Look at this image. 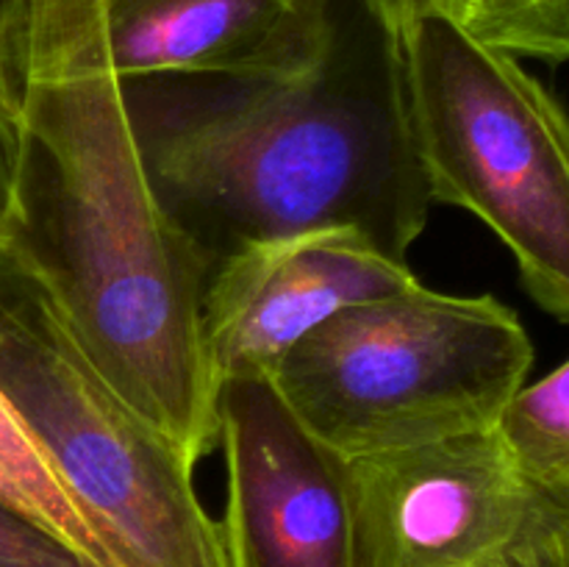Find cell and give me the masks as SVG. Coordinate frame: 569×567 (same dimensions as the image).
Wrapping results in <instances>:
<instances>
[{"mask_svg":"<svg viewBox=\"0 0 569 567\" xmlns=\"http://www.w3.org/2000/svg\"><path fill=\"white\" fill-rule=\"evenodd\" d=\"M6 70L20 156L0 242L42 278L117 392L198 467L217 445L200 342L211 270L150 189L94 0H17Z\"/></svg>","mask_w":569,"mask_h":567,"instance_id":"obj_1","label":"cell"},{"mask_svg":"<svg viewBox=\"0 0 569 567\" xmlns=\"http://www.w3.org/2000/svg\"><path fill=\"white\" fill-rule=\"evenodd\" d=\"M150 189L209 270L259 239L348 226L406 261L431 195L398 33L333 0L326 37L278 70L120 81Z\"/></svg>","mask_w":569,"mask_h":567,"instance_id":"obj_2","label":"cell"},{"mask_svg":"<svg viewBox=\"0 0 569 567\" xmlns=\"http://www.w3.org/2000/svg\"><path fill=\"white\" fill-rule=\"evenodd\" d=\"M531 367L509 306L417 281L333 315L270 381L311 434L356 459L498 428Z\"/></svg>","mask_w":569,"mask_h":567,"instance_id":"obj_3","label":"cell"},{"mask_svg":"<svg viewBox=\"0 0 569 567\" xmlns=\"http://www.w3.org/2000/svg\"><path fill=\"white\" fill-rule=\"evenodd\" d=\"M0 389L117 567H228L194 467L94 367L59 300L6 242Z\"/></svg>","mask_w":569,"mask_h":567,"instance_id":"obj_4","label":"cell"},{"mask_svg":"<svg viewBox=\"0 0 569 567\" xmlns=\"http://www.w3.org/2000/svg\"><path fill=\"white\" fill-rule=\"evenodd\" d=\"M411 131L431 203L511 250L526 292L569 322V115L520 59L426 3L398 22Z\"/></svg>","mask_w":569,"mask_h":567,"instance_id":"obj_5","label":"cell"},{"mask_svg":"<svg viewBox=\"0 0 569 567\" xmlns=\"http://www.w3.org/2000/svg\"><path fill=\"white\" fill-rule=\"evenodd\" d=\"M228 567H372L350 459L300 422L270 378L217 387Z\"/></svg>","mask_w":569,"mask_h":567,"instance_id":"obj_6","label":"cell"},{"mask_svg":"<svg viewBox=\"0 0 569 567\" xmlns=\"http://www.w3.org/2000/svg\"><path fill=\"white\" fill-rule=\"evenodd\" d=\"M350 470L372 567H498L548 498L498 428L356 456Z\"/></svg>","mask_w":569,"mask_h":567,"instance_id":"obj_7","label":"cell"},{"mask_svg":"<svg viewBox=\"0 0 569 567\" xmlns=\"http://www.w3.org/2000/svg\"><path fill=\"white\" fill-rule=\"evenodd\" d=\"M417 284L406 261L348 226L259 239L211 270L200 342L214 387L270 378L283 356L339 311Z\"/></svg>","mask_w":569,"mask_h":567,"instance_id":"obj_8","label":"cell"},{"mask_svg":"<svg viewBox=\"0 0 569 567\" xmlns=\"http://www.w3.org/2000/svg\"><path fill=\"white\" fill-rule=\"evenodd\" d=\"M100 42L120 81L278 70L303 59L333 0H94Z\"/></svg>","mask_w":569,"mask_h":567,"instance_id":"obj_9","label":"cell"},{"mask_svg":"<svg viewBox=\"0 0 569 567\" xmlns=\"http://www.w3.org/2000/svg\"><path fill=\"white\" fill-rule=\"evenodd\" d=\"M0 504L59 539L89 565L117 567L111 550L70 498L3 389H0Z\"/></svg>","mask_w":569,"mask_h":567,"instance_id":"obj_10","label":"cell"},{"mask_svg":"<svg viewBox=\"0 0 569 567\" xmlns=\"http://www.w3.org/2000/svg\"><path fill=\"white\" fill-rule=\"evenodd\" d=\"M498 431L528 481L569 489V359L515 395Z\"/></svg>","mask_w":569,"mask_h":567,"instance_id":"obj_11","label":"cell"},{"mask_svg":"<svg viewBox=\"0 0 569 567\" xmlns=\"http://www.w3.org/2000/svg\"><path fill=\"white\" fill-rule=\"evenodd\" d=\"M478 42L548 64L569 61V0H422Z\"/></svg>","mask_w":569,"mask_h":567,"instance_id":"obj_12","label":"cell"},{"mask_svg":"<svg viewBox=\"0 0 569 567\" xmlns=\"http://www.w3.org/2000/svg\"><path fill=\"white\" fill-rule=\"evenodd\" d=\"M498 567H569V489H548L537 520Z\"/></svg>","mask_w":569,"mask_h":567,"instance_id":"obj_13","label":"cell"},{"mask_svg":"<svg viewBox=\"0 0 569 567\" xmlns=\"http://www.w3.org/2000/svg\"><path fill=\"white\" fill-rule=\"evenodd\" d=\"M0 567H94L0 504Z\"/></svg>","mask_w":569,"mask_h":567,"instance_id":"obj_14","label":"cell"},{"mask_svg":"<svg viewBox=\"0 0 569 567\" xmlns=\"http://www.w3.org/2000/svg\"><path fill=\"white\" fill-rule=\"evenodd\" d=\"M370 3L376 6L378 14L392 26V31H398V22L403 20L417 3H422V0H370Z\"/></svg>","mask_w":569,"mask_h":567,"instance_id":"obj_15","label":"cell"},{"mask_svg":"<svg viewBox=\"0 0 569 567\" xmlns=\"http://www.w3.org/2000/svg\"><path fill=\"white\" fill-rule=\"evenodd\" d=\"M17 0H0V72H6V39H9L11 14Z\"/></svg>","mask_w":569,"mask_h":567,"instance_id":"obj_16","label":"cell"}]
</instances>
